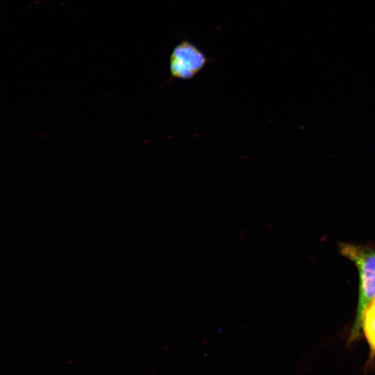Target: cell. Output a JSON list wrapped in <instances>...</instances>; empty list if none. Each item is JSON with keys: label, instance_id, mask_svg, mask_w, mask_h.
Listing matches in <instances>:
<instances>
[{"label": "cell", "instance_id": "obj_3", "mask_svg": "<svg viewBox=\"0 0 375 375\" xmlns=\"http://www.w3.org/2000/svg\"><path fill=\"white\" fill-rule=\"evenodd\" d=\"M360 331L369 345L370 357L375 356V299L367 306L362 315Z\"/></svg>", "mask_w": 375, "mask_h": 375}, {"label": "cell", "instance_id": "obj_1", "mask_svg": "<svg viewBox=\"0 0 375 375\" xmlns=\"http://www.w3.org/2000/svg\"><path fill=\"white\" fill-rule=\"evenodd\" d=\"M340 253L356 265L359 276V292L356 319L350 332V340L360 334V323L367 306L375 299V250L360 245L342 244Z\"/></svg>", "mask_w": 375, "mask_h": 375}, {"label": "cell", "instance_id": "obj_2", "mask_svg": "<svg viewBox=\"0 0 375 375\" xmlns=\"http://www.w3.org/2000/svg\"><path fill=\"white\" fill-rule=\"evenodd\" d=\"M194 42L181 40L173 48L169 62V79L188 81L194 78L206 66L213 62Z\"/></svg>", "mask_w": 375, "mask_h": 375}]
</instances>
